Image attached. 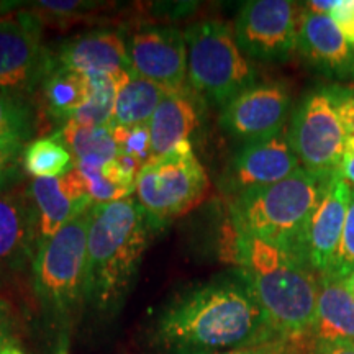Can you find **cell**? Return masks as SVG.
Here are the masks:
<instances>
[{"label":"cell","mask_w":354,"mask_h":354,"mask_svg":"<svg viewBox=\"0 0 354 354\" xmlns=\"http://www.w3.org/2000/svg\"><path fill=\"white\" fill-rule=\"evenodd\" d=\"M351 194V185L335 172L308 221L304 241V258L317 276L328 274L333 268Z\"/></svg>","instance_id":"5bb4252c"},{"label":"cell","mask_w":354,"mask_h":354,"mask_svg":"<svg viewBox=\"0 0 354 354\" xmlns=\"http://www.w3.org/2000/svg\"><path fill=\"white\" fill-rule=\"evenodd\" d=\"M50 56L43 46V20L33 10L0 19V91L17 99L30 94L48 74Z\"/></svg>","instance_id":"30bf717a"},{"label":"cell","mask_w":354,"mask_h":354,"mask_svg":"<svg viewBox=\"0 0 354 354\" xmlns=\"http://www.w3.org/2000/svg\"><path fill=\"white\" fill-rule=\"evenodd\" d=\"M201 99L187 87L167 92L148 123L154 158L165 156L183 143H190V136L201 125Z\"/></svg>","instance_id":"d6986e66"},{"label":"cell","mask_w":354,"mask_h":354,"mask_svg":"<svg viewBox=\"0 0 354 354\" xmlns=\"http://www.w3.org/2000/svg\"><path fill=\"white\" fill-rule=\"evenodd\" d=\"M2 354H25V353L21 351V349H20L19 346H15V344H12V346L7 348L6 351H3Z\"/></svg>","instance_id":"f35d334b"},{"label":"cell","mask_w":354,"mask_h":354,"mask_svg":"<svg viewBox=\"0 0 354 354\" xmlns=\"http://www.w3.org/2000/svg\"><path fill=\"white\" fill-rule=\"evenodd\" d=\"M290 102L289 87L284 82L254 84L225 105L220 127L245 145L274 138L286 130Z\"/></svg>","instance_id":"7c38bea8"},{"label":"cell","mask_w":354,"mask_h":354,"mask_svg":"<svg viewBox=\"0 0 354 354\" xmlns=\"http://www.w3.org/2000/svg\"><path fill=\"white\" fill-rule=\"evenodd\" d=\"M154 338L171 354L236 351L279 339L241 276L177 295L159 313Z\"/></svg>","instance_id":"6da1fadb"},{"label":"cell","mask_w":354,"mask_h":354,"mask_svg":"<svg viewBox=\"0 0 354 354\" xmlns=\"http://www.w3.org/2000/svg\"><path fill=\"white\" fill-rule=\"evenodd\" d=\"M209 176L192 143H183L141 167L135 190L149 220L165 225L197 207L209 192Z\"/></svg>","instance_id":"52a82bcc"},{"label":"cell","mask_w":354,"mask_h":354,"mask_svg":"<svg viewBox=\"0 0 354 354\" xmlns=\"http://www.w3.org/2000/svg\"><path fill=\"white\" fill-rule=\"evenodd\" d=\"M151 227L135 198L95 203L87 234L84 302L102 313L120 307L138 276Z\"/></svg>","instance_id":"3957f363"},{"label":"cell","mask_w":354,"mask_h":354,"mask_svg":"<svg viewBox=\"0 0 354 354\" xmlns=\"http://www.w3.org/2000/svg\"><path fill=\"white\" fill-rule=\"evenodd\" d=\"M24 167L35 179H55L74 169L69 149L57 136L33 140L24 149Z\"/></svg>","instance_id":"cb8c5ba5"},{"label":"cell","mask_w":354,"mask_h":354,"mask_svg":"<svg viewBox=\"0 0 354 354\" xmlns=\"http://www.w3.org/2000/svg\"><path fill=\"white\" fill-rule=\"evenodd\" d=\"M300 167L302 165L292 148L286 128L274 138L243 146L223 177L225 192L234 198L250 190L281 183Z\"/></svg>","instance_id":"4fadbf2b"},{"label":"cell","mask_w":354,"mask_h":354,"mask_svg":"<svg viewBox=\"0 0 354 354\" xmlns=\"http://www.w3.org/2000/svg\"><path fill=\"white\" fill-rule=\"evenodd\" d=\"M338 174L343 177L346 183L354 187V135L346 136V141H344V149L342 162H339Z\"/></svg>","instance_id":"d590c367"},{"label":"cell","mask_w":354,"mask_h":354,"mask_svg":"<svg viewBox=\"0 0 354 354\" xmlns=\"http://www.w3.org/2000/svg\"><path fill=\"white\" fill-rule=\"evenodd\" d=\"M94 3L88 2H37L33 3V12H37L41 20L44 17H53V19H73L77 13L87 12Z\"/></svg>","instance_id":"f546056e"},{"label":"cell","mask_w":354,"mask_h":354,"mask_svg":"<svg viewBox=\"0 0 354 354\" xmlns=\"http://www.w3.org/2000/svg\"><path fill=\"white\" fill-rule=\"evenodd\" d=\"M133 74H117V76L91 77V95L86 105L71 118L86 127H110L118 91L123 84L130 81Z\"/></svg>","instance_id":"d4e9b609"},{"label":"cell","mask_w":354,"mask_h":354,"mask_svg":"<svg viewBox=\"0 0 354 354\" xmlns=\"http://www.w3.org/2000/svg\"><path fill=\"white\" fill-rule=\"evenodd\" d=\"M343 281H344V286H346V289L349 290V294L354 297V272L349 274V276L346 279H343Z\"/></svg>","instance_id":"74e56055"},{"label":"cell","mask_w":354,"mask_h":354,"mask_svg":"<svg viewBox=\"0 0 354 354\" xmlns=\"http://www.w3.org/2000/svg\"><path fill=\"white\" fill-rule=\"evenodd\" d=\"M233 261L277 338L299 351L307 343L317 317L318 276L313 269L290 251L236 233Z\"/></svg>","instance_id":"7a4b0ae2"},{"label":"cell","mask_w":354,"mask_h":354,"mask_svg":"<svg viewBox=\"0 0 354 354\" xmlns=\"http://www.w3.org/2000/svg\"><path fill=\"white\" fill-rule=\"evenodd\" d=\"M187 81L198 97L225 105L253 87L256 69L223 20H198L185 30Z\"/></svg>","instance_id":"5b68a950"},{"label":"cell","mask_w":354,"mask_h":354,"mask_svg":"<svg viewBox=\"0 0 354 354\" xmlns=\"http://www.w3.org/2000/svg\"><path fill=\"white\" fill-rule=\"evenodd\" d=\"M13 333H15V322L10 305L0 299V354L13 344Z\"/></svg>","instance_id":"836d02e7"},{"label":"cell","mask_w":354,"mask_h":354,"mask_svg":"<svg viewBox=\"0 0 354 354\" xmlns=\"http://www.w3.org/2000/svg\"><path fill=\"white\" fill-rule=\"evenodd\" d=\"M312 342H354V297L333 274L318 276L317 317L307 343Z\"/></svg>","instance_id":"ffe728a7"},{"label":"cell","mask_w":354,"mask_h":354,"mask_svg":"<svg viewBox=\"0 0 354 354\" xmlns=\"http://www.w3.org/2000/svg\"><path fill=\"white\" fill-rule=\"evenodd\" d=\"M41 88L48 112L57 120L68 123L88 100L91 77L64 68L48 66Z\"/></svg>","instance_id":"44dd1931"},{"label":"cell","mask_w":354,"mask_h":354,"mask_svg":"<svg viewBox=\"0 0 354 354\" xmlns=\"http://www.w3.org/2000/svg\"><path fill=\"white\" fill-rule=\"evenodd\" d=\"M57 354H68V349H66V346H63L59 351H57Z\"/></svg>","instance_id":"ab89813d"},{"label":"cell","mask_w":354,"mask_h":354,"mask_svg":"<svg viewBox=\"0 0 354 354\" xmlns=\"http://www.w3.org/2000/svg\"><path fill=\"white\" fill-rule=\"evenodd\" d=\"M336 87V112L346 135H354V88Z\"/></svg>","instance_id":"4dcf8cb0"},{"label":"cell","mask_w":354,"mask_h":354,"mask_svg":"<svg viewBox=\"0 0 354 354\" xmlns=\"http://www.w3.org/2000/svg\"><path fill=\"white\" fill-rule=\"evenodd\" d=\"M32 135V115L21 99L0 91V140L25 141Z\"/></svg>","instance_id":"484cf974"},{"label":"cell","mask_w":354,"mask_h":354,"mask_svg":"<svg viewBox=\"0 0 354 354\" xmlns=\"http://www.w3.org/2000/svg\"><path fill=\"white\" fill-rule=\"evenodd\" d=\"M302 6L289 0H250L234 20V37L248 57L286 63L297 53Z\"/></svg>","instance_id":"9c48e42d"},{"label":"cell","mask_w":354,"mask_h":354,"mask_svg":"<svg viewBox=\"0 0 354 354\" xmlns=\"http://www.w3.org/2000/svg\"><path fill=\"white\" fill-rule=\"evenodd\" d=\"M287 135L305 169L338 172L348 135L336 112V87L308 91L294 110Z\"/></svg>","instance_id":"ba28073f"},{"label":"cell","mask_w":354,"mask_h":354,"mask_svg":"<svg viewBox=\"0 0 354 354\" xmlns=\"http://www.w3.org/2000/svg\"><path fill=\"white\" fill-rule=\"evenodd\" d=\"M354 272V187L349 201L346 220H344L342 241H339L338 253L335 256L333 268L328 274L339 279H346L349 274Z\"/></svg>","instance_id":"83f0119b"},{"label":"cell","mask_w":354,"mask_h":354,"mask_svg":"<svg viewBox=\"0 0 354 354\" xmlns=\"http://www.w3.org/2000/svg\"><path fill=\"white\" fill-rule=\"evenodd\" d=\"M336 6V2H325V0H310V2H305L302 3V7L305 10L308 12H313V13H320V15H330V12L333 10V7Z\"/></svg>","instance_id":"8d00e7d4"},{"label":"cell","mask_w":354,"mask_h":354,"mask_svg":"<svg viewBox=\"0 0 354 354\" xmlns=\"http://www.w3.org/2000/svg\"><path fill=\"white\" fill-rule=\"evenodd\" d=\"M117 143L118 154L136 159L141 166L148 165L154 158L151 151L149 127L141 125L135 128H110Z\"/></svg>","instance_id":"4316f807"},{"label":"cell","mask_w":354,"mask_h":354,"mask_svg":"<svg viewBox=\"0 0 354 354\" xmlns=\"http://www.w3.org/2000/svg\"><path fill=\"white\" fill-rule=\"evenodd\" d=\"M166 94V88L133 74L130 81L123 84L118 91L117 104H115L113 117L109 128L148 125Z\"/></svg>","instance_id":"7402d4cb"},{"label":"cell","mask_w":354,"mask_h":354,"mask_svg":"<svg viewBox=\"0 0 354 354\" xmlns=\"http://www.w3.org/2000/svg\"><path fill=\"white\" fill-rule=\"evenodd\" d=\"M56 136L73 154L74 166L81 161H112L118 156L117 143L109 127H86L68 122Z\"/></svg>","instance_id":"603a6c76"},{"label":"cell","mask_w":354,"mask_h":354,"mask_svg":"<svg viewBox=\"0 0 354 354\" xmlns=\"http://www.w3.org/2000/svg\"><path fill=\"white\" fill-rule=\"evenodd\" d=\"M297 53L313 71L336 81L354 79V44L336 28L330 15L302 7Z\"/></svg>","instance_id":"9a60e30c"},{"label":"cell","mask_w":354,"mask_h":354,"mask_svg":"<svg viewBox=\"0 0 354 354\" xmlns=\"http://www.w3.org/2000/svg\"><path fill=\"white\" fill-rule=\"evenodd\" d=\"M38 236V215L30 194L0 192V277L25 268Z\"/></svg>","instance_id":"ac0fdd59"},{"label":"cell","mask_w":354,"mask_h":354,"mask_svg":"<svg viewBox=\"0 0 354 354\" xmlns=\"http://www.w3.org/2000/svg\"><path fill=\"white\" fill-rule=\"evenodd\" d=\"M133 73L167 92L187 82L185 32L171 25H141L125 37Z\"/></svg>","instance_id":"8fae6325"},{"label":"cell","mask_w":354,"mask_h":354,"mask_svg":"<svg viewBox=\"0 0 354 354\" xmlns=\"http://www.w3.org/2000/svg\"><path fill=\"white\" fill-rule=\"evenodd\" d=\"M300 354H354V342H312Z\"/></svg>","instance_id":"d6a6232c"},{"label":"cell","mask_w":354,"mask_h":354,"mask_svg":"<svg viewBox=\"0 0 354 354\" xmlns=\"http://www.w3.org/2000/svg\"><path fill=\"white\" fill-rule=\"evenodd\" d=\"M92 210L69 221L50 240L39 243L33 259L35 292L50 315L68 318L84 302L87 234Z\"/></svg>","instance_id":"8992f818"},{"label":"cell","mask_w":354,"mask_h":354,"mask_svg":"<svg viewBox=\"0 0 354 354\" xmlns=\"http://www.w3.org/2000/svg\"><path fill=\"white\" fill-rule=\"evenodd\" d=\"M24 141L0 140V187L19 174L20 165H24Z\"/></svg>","instance_id":"f1b7e54d"},{"label":"cell","mask_w":354,"mask_h":354,"mask_svg":"<svg viewBox=\"0 0 354 354\" xmlns=\"http://www.w3.org/2000/svg\"><path fill=\"white\" fill-rule=\"evenodd\" d=\"M333 174L300 167L281 183L232 198L233 232L272 243L305 261V232Z\"/></svg>","instance_id":"277c9868"},{"label":"cell","mask_w":354,"mask_h":354,"mask_svg":"<svg viewBox=\"0 0 354 354\" xmlns=\"http://www.w3.org/2000/svg\"><path fill=\"white\" fill-rule=\"evenodd\" d=\"M295 348L282 339L276 342L259 344V346L236 349V351H225V353H214V354H295Z\"/></svg>","instance_id":"e575fe53"},{"label":"cell","mask_w":354,"mask_h":354,"mask_svg":"<svg viewBox=\"0 0 354 354\" xmlns=\"http://www.w3.org/2000/svg\"><path fill=\"white\" fill-rule=\"evenodd\" d=\"M50 66L64 68L84 76L135 74L128 57L125 37L113 30H97L66 39L50 57Z\"/></svg>","instance_id":"2e32d148"},{"label":"cell","mask_w":354,"mask_h":354,"mask_svg":"<svg viewBox=\"0 0 354 354\" xmlns=\"http://www.w3.org/2000/svg\"><path fill=\"white\" fill-rule=\"evenodd\" d=\"M28 194L37 209L39 243L50 240L69 221L95 205L77 167L55 179H35Z\"/></svg>","instance_id":"e0dca14e"},{"label":"cell","mask_w":354,"mask_h":354,"mask_svg":"<svg viewBox=\"0 0 354 354\" xmlns=\"http://www.w3.org/2000/svg\"><path fill=\"white\" fill-rule=\"evenodd\" d=\"M330 19L348 41L354 44V0H338L330 12Z\"/></svg>","instance_id":"1f68e13d"}]
</instances>
